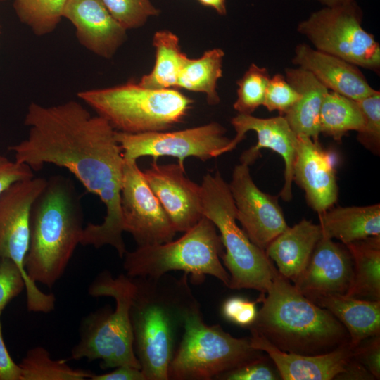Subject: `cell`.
Returning a JSON list of instances; mask_svg holds the SVG:
<instances>
[{
    "mask_svg": "<svg viewBox=\"0 0 380 380\" xmlns=\"http://www.w3.org/2000/svg\"><path fill=\"white\" fill-rule=\"evenodd\" d=\"M335 379H375L372 374L359 362L351 357L343 372Z\"/></svg>",
    "mask_w": 380,
    "mask_h": 380,
    "instance_id": "7bdbcfd3",
    "label": "cell"
},
{
    "mask_svg": "<svg viewBox=\"0 0 380 380\" xmlns=\"http://www.w3.org/2000/svg\"><path fill=\"white\" fill-rule=\"evenodd\" d=\"M188 276L133 277L136 289L129 315L134 350L146 380H168L179 332L187 316L201 308Z\"/></svg>",
    "mask_w": 380,
    "mask_h": 380,
    "instance_id": "7a4b0ae2",
    "label": "cell"
},
{
    "mask_svg": "<svg viewBox=\"0 0 380 380\" xmlns=\"http://www.w3.org/2000/svg\"><path fill=\"white\" fill-rule=\"evenodd\" d=\"M202 5L214 8L220 15H226L225 0H198Z\"/></svg>",
    "mask_w": 380,
    "mask_h": 380,
    "instance_id": "ee69618b",
    "label": "cell"
},
{
    "mask_svg": "<svg viewBox=\"0 0 380 380\" xmlns=\"http://www.w3.org/2000/svg\"><path fill=\"white\" fill-rule=\"evenodd\" d=\"M363 116L353 99L329 91L322 101L319 113V132L340 141L349 131H360Z\"/></svg>",
    "mask_w": 380,
    "mask_h": 380,
    "instance_id": "f1b7e54d",
    "label": "cell"
},
{
    "mask_svg": "<svg viewBox=\"0 0 380 380\" xmlns=\"http://www.w3.org/2000/svg\"><path fill=\"white\" fill-rule=\"evenodd\" d=\"M300 94L286 81L281 74L270 78L262 106L269 112L277 110L284 115L297 102Z\"/></svg>",
    "mask_w": 380,
    "mask_h": 380,
    "instance_id": "e575fe53",
    "label": "cell"
},
{
    "mask_svg": "<svg viewBox=\"0 0 380 380\" xmlns=\"http://www.w3.org/2000/svg\"><path fill=\"white\" fill-rule=\"evenodd\" d=\"M292 63L311 72L329 90L354 101L377 91L357 66L306 44L296 47Z\"/></svg>",
    "mask_w": 380,
    "mask_h": 380,
    "instance_id": "44dd1931",
    "label": "cell"
},
{
    "mask_svg": "<svg viewBox=\"0 0 380 380\" xmlns=\"http://www.w3.org/2000/svg\"><path fill=\"white\" fill-rule=\"evenodd\" d=\"M265 296L260 295L255 301L234 296L226 300L222 306L223 317L242 327H249L255 321L258 310L256 304L262 303Z\"/></svg>",
    "mask_w": 380,
    "mask_h": 380,
    "instance_id": "74e56055",
    "label": "cell"
},
{
    "mask_svg": "<svg viewBox=\"0 0 380 380\" xmlns=\"http://www.w3.org/2000/svg\"><path fill=\"white\" fill-rule=\"evenodd\" d=\"M322 236L346 245L380 236V205L337 207L319 213Z\"/></svg>",
    "mask_w": 380,
    "mask_h": 380,
    "instance_id": "d4e9b609",
    "label": "cell"
},
{
    "mask_svg": "<svg viewBox=\"0 0 380 380\" xmlns=\"http://www.w3.org/2000/svg\"><path fill=\"white\" fill-rule=\"evenodd\" d=\"M223 253L216 227L203 216L177 240L126 251L123 268L131 277H158L172 271H182L196 281L210 275L228 287L229 274L221 262Z\"/></svg>",
    "mask_w": 380,
    "mask_h": 380,
    "instance_id": "ba28073f",
    "label": "cell"
},
{
    "mask_svg": "<svg viewBox=\"0 0 380 380\" xmlns=\"http://www.w3.org/2000/svg\"><path fill=\"white\" fill-rule=\"evenodd\" d=\"M329 311L346 328L350 345L380 335V300L359 299L345 294H327L312 300Z\"/></svg>",
    "mask_w": 380,
    "mask_h": 380,
    "instance_id": "cb8c5ba5",
    "label": "cell"
},
{
    "mask_svg": "<svg viewBox=\"0 0 380 380\" xmlns=\"http://www.w3.org/2000/svg\"><path fill=\"white\" fill-rule=\"evenodd\" d=\"M24 124L27 138L10 146L15 160L39 171L45 164L68 170L106 208L101 224L84 227L81 243L99 248L109 245L122 258L126 253L120 205L125 158L115 130L102 117L93 116L78 101L44 106L31 102Z\"/></svg>",
    "mask_w": 380,
    "mask_h": 380,
    "instance_id": "6da1fadb",
    "label": "cell"
},
{
    "mask_svg": "<svg viewBox=\"0 0 380 380\" xmlns=\"http://www.w3.org/2000/svg\"><path fill=\"white\" fill-rule=\"evenodd\" d=\"M229 187L236 216L249 239L264 251L289 226L278 197L262 191L254 183L249 165L240 163L233 170Z\"/></svg>",
    "mask_w": 380,
    "mask_h": 380,
    "instance_id": "5bb4252c",
    "label": "cell"
},
{
    "mask_svg": "<svg viewBox=\"0 0 380 380\" xmlns=\"http://www.w3.org/2000/svg\"><path fill=\"white\" fill-rule=\"evenodd\" d=\"M47 179L32 177L12 184L0 194V258H9L19 267L25 281L27 307L30 312L47 313L56 298L45 293L27 275L24 263L29 248L32 206Z\"/></svg>",
    "mask_w": 380,
    "mask_h": 380,
    "instance_id": "8fae6325",
    "label": "cell"
},
{
    "mask_svg": "<svg viewBox=\"0 0 380 380\" xmlns=\"http://www.w3.org/2000/svg\"><path fill=\"white\" fill-rule=\"evenodd\" d=\"M68 0H14L19 20L38 37L53 32L63 17Z\"/></svg>",
    "mask_w": 380,
    "mask_h": 380,
    "instance_id": "4dcf8cb0",
    "label": "cell"
},
{
    "mask_svg": "<svg viewBox=\"0 0 380 380\" xmlns=\"http://www.w3.org/2000/svg\"><path fill=\"white\" fill-rule=\"evenodd\" d=\"M363 116L362 128L357 132L358 141L374 154L380 151V92L355 101Z\"/></svg>",
    "mask_w": 380,
    "mask_h": 380,
    "instance_id": "836d02e7",
    "label": "cell"
},
{
    "mask_svg": "<svg viewBox=\"0 0 380 380\" xmlns=\"http://www.w3.org/2000/svg\"><path fill=\"white\" fill-rule=\"evenodd\" d=\"M293 180L305 191L309 205L318 214L331 208L338 198V186L332 155L319 141L298 135Z\"/></svg>",
    "mask_w": 380,
    "mask_h": 380,
    "instance_id": "ac0fdd59",
    "label": "cell"
},
{
    "mask_svg": "<svg viewBox=\"0 0 380 380\" xmlns=\"http://www.w3.org/2000/svg\"><path fill=\"white\" fill-rule=\"evenodd\" d=\"M143 175L176 232H185L202 218L201 186L186 176L185 168L153 161Z\"/></svg>",
    "mask_w": 380,
    "mask_h": 380,
    "instance_id": "2e32d148",
    "label": "cell"
},
{
    "mask_svg": "<svg viewBox=\"0 0 380 380\" xmlns=\"http://www.w3.org/2000/svg\"><path fill=\"white\" fill-rule=\"evenodd\" d=\"M77 96L115 131L127 134L166 131L184 120L194 102L176 89H148L134 81Z\"/></svg>",
    "mask_w": 380,
    "mask_h": 380,
    "instance_id": "8992f818",
    "label": "cell"
},
{
    "mask_svg": "<svg viewBox=\"0 0 380 380\" xmlns=\"http://www.w3.org/2000/svg\"><path fill=\"white\" fill-rule=\"evenodd\" d=\"M25 289L23 274L9 258L0 261V316L7 304Z\"/></svg>",
    "mask_w": 380,
    "mask_h": 380,
    "instance_id": "8d00e7d4",
    "label": "cell"
},
{
    "mask_svg": "<svg viewBox=\"0 0 380 380\" xmlns=\"http://www.w3.org/2000/svg\"><path fill=\"white\" fill-rule=\"evenodd\" d=\"M324 6H333L355 0H315Z\"/></svg>",
    "mask_w": 380,
    "mask_h": 380,
    "instance_id": "f6af8a7d",
    "label": "cell"
},
{
    "mask_svg": "<svg viewBox=\"0 0 380 380\" xmlns=\"http://www.w3.org/2000/svg\"><path fill=\"white\" fill-rule=\"evenodd\" d=\"M0 261H1V258H0Z\"/></svg>",
    "mask_w": 380,
    "mask_h": 380,
    "instance_id": "c3c4849f",
    "label": "cell"
},
{
    "mask_svg": "<svg viewBox=\"0 0 380 380\" xmlns=\"http://www.w3.org/2000/svg\"><path fill=\"white\" fill-rule=\"evenodd\" d=\"M236 136L219 152V156L231 151L245 138L248 131H253L258 137L257 144L241 156V163L251 165L260 156L261 148H270L277 153L285 165L284 184L279 196L286 202L291 200L293 181V165L298 146V135L293 131L284 115L260 118L252 115L239 114L231 120Z\"/></svg>",
    "mask_w": 380,
    "mask_h": 380,
    "instance_id": "9a60e30c",
    "label": "cell"
},
{
    "mask_svg": "<svg viewBox=\"0 0 380 380\" xmlns=\"http://www.w3.org/2000/svg\"><path fill=\"white\" fill-rule=\"evenodd\" d=\"M80 196L72 180L47 179L30 216V241L24 267L34 283L51 288L63 274L84 227Z\"/></svg>",
    "mask_w": 380,
    "mask_h": 380,
    "instance_id": "3957f363",
    "label": "cell"
},
{
    "mask_svg": "<svg viewBox=\"0 0 380 380\" xmlns=\"http://www.w3.org/2000/svg\"><path fill=\"white\" fill-rule=\"evenodd\" d=\"M112 16L126 30L138 28L159 11L150 0H102Z\"/></svg>",
    "mask_w": 380,
    "mask_h": 380,
    "instance_id": "d6a6232c",
    "label": "cell"
},
{
    "mask_svg": "<svg viewBox=\"0 0 380 380\" xmlns=\"http://www.w3.org/2000/svg\"><path fill=\"white\" fill-rule=\"evenodd\" d=\"M153 46L156 50L153 68L138 83L153 89L176 88L179 73L188 58L181 51L178 37L169 30L157 31L153 35Z\"/></svg>",
    "mask_w": 380,
    "mask_h": 380,
    "instance_id": "4316f807",
    "label": "cell"
},
{
    "mask_svg": "<svg viewBox=\"0 0 380 380\" xmlns=\"http://www.w3.org/2000/svg\"><path fill=\"white\" fill-rule=\"evenodd\" d=\"M353 276V262L346 246L322 236L293 285L312 301L327 294H345Z\"/></svg>",
    "mask_w": 380,
    "mask_h": 380,
    "instance_id": "e0dca14e",
    "label": "cell"
},
{
    "mask_svg": "<svg viewBox=\"0 0 380 380\" xmlns=\"http://www.w3.org/2000/svg\"><path fill=\"white\" fill-rule=\"evenodd\" d=\"M21 380H84L91 379L90 371L73 369L65 360H53L42 346L30 349L19 364Z\"/></svg>",
    "mask_w": 380,
    "mask_h": 380,
    "instance_id": "f546056e",
    "label": "cell"
},
{
    "mask_svg": "<svg viewBox=\"0 0 380 380\" xmlns=\"http://www.w3.org/2000/svg\"><path fill=\"white\" fill-rule=\"evenodd\" d=\"M226 129L216 122L175 132H151L127 134L115 131L125 159L137 160L151 156H170L178 160L184 168V160L194 157L203 161L219 156L231 139L225 136Z\"/></svg>",
    "mask_w": 380,
    "mask_h": 380,
    "instance_id": "7c38bea8",
    "label": "cell"
},
{
    "mask_svg": "<svg viewBox=\"0 0 380 380\" xmlns=\"http://www.w3.org/2000/svg\"><path fill=\"white\" fill-rule=\"evenodd\" d=\"M216 379L278 380L281 377L275 365L271 366L269 358L262 355L220 374Z\"/></svg>",
    "mask_w": 380,
    "mask_h": 380,
    "instance_id": "d590c367",
    "label": "cell"
},
{
    "mask_svg": "<svg viewBox=\"0 0 380 380\" xmlns=\"http://www.w3.org/2000/svg\"><path fill=\"white\" fill-rule=\"evenodd\" d=\"M289 281L277 270L250 330L283 351L301 355L324 354L348 343L343 325Z\"/></svg>",
    "mask_w": 380,
    "mask_h": 380,
    "instance_id": "277c9868",
    "label": "cell"
},
{
    "mask_svg": "<svg viewBox=\"0 0 380 380\" xmlns=\"http://www.w3.org/2000/svg\"><path fill=\"white\" fill-rule=\"evenodd\" d=\"M32 177L33 170L28 165L0 154V194L14 182Z\"/></svg>",
    "mask_w": 380,
    "mask_h": 380,
    "instance_id": "ab89813d",
    "label": "cell"
},
{
    "mask_svg": "<svg viewBox=\"0 0 380 380\" xmlns=\"http://www.w3.org/2000/svg\"><path fill=\"white\" fill-rule=\"evenodd\" d=\"M266 68L252 63L237 81V99L233 104L239 114L251 115L262 106L270 80Z\"/></svg>",
    "mask_w": 380,
    "mask_h": 380,
    "instance_id": "1f68e13d",
    "label": "cell"
},
{
    "mask_svg": "<svg viewBox=\"0 0 380 380\" xmlns=\"http://www.w3.org/2000/svg\"><path fill=\"white\" fill-rule=\"evenodd\" d=\"M5 1V0H0V1Z\"/></svg>",
    "mask_w": 380,
    "mask_h": 380,
    "instance_id": "7dc6e473",
    "label": "cell"
},
{
    "mask_svg": "<svg viewBox=\"0 0 380 380\" xmlns=\"http://www.w3.org/2000/svg\"><path fill=\"white\" fill-rule=\"evenodd\" d=\"M200 186L202 214L215 224L224 246L221 260L229 274L228 288L254 289L265 296L277 270L265 252L236 224L229 184L217 171L205 174Z\"/></svg>",
    "mask_w": 380,
    "mask_h": 380,
    "instance_id": "52a82bcc",
    "label": "cell"
},
{
    "mask_svg": "<svg viewBox=\"0 0 380 380\" xmlns=\"http://www.w3.org/2000/svg\"><path fill=\"white\" fill-rule=\"evenodd\" d=\"M353 358L374 376L380 379V335L367 338L353 348Z\"/></svg>",
    "mask_w": 380,
    "mask_h": 380,
    "instance_id": "f35d334b",
    "label": "cell"
},
{
    "mask_svg": "<svg viewBox=\"0 0 380 380\" xmlns=\"http://www.w3.org/2000/svg\"><path fill=\"white\" fill-rule=\"evenodd\" d=\"M321 237L319 225L304 218L293 227H288L265 252L276 263L278 272L294 282L306 267Z\"/></svg>",
    "mask_w": 380,
    "mask_h": 380,
    "instance_id": "7402d4cb",
    "label": "cell"
},
{
    "mask_svg": "<svg viewBox=\"0 0 380 380\" xmlns=\"http://www.w3.org/2000/svg\"><path fill=\"white\" fill-rule=\"evenodd\" d=\"M263 355L250 337L236 338L221 326L208 325L201 308L186 318L182 339L168 368V379L210 380Z\"/></svg>",
    "mask_w": 380,
    "mask_h": 380,
    "instance_id": "9c48e42d",
    "label": "cell"
},
{
    "mask_svg": "<svg viewBox=\"0 0 380 380\" xmlns=\"http://www.w3.org/2000/svg\"><path fill=\"white\" fill-rule=\"evenodd\" d=\"M251 334V346L268 355L283 380L335 379L353 355L349 342L324 354L307 355L283 351L256 331Z\"/></svg>",
    "mask_w": 380,
    "mask_h": 380,
    "instance_id": "ffe728a7",
    "label": "cell"
},
{
    "mask_svg": "<svg viewBox=\"0 0 380 380\" xmlns=\"http://www.w3.org/2000/svg\"><path fill=\"white\" fill-rule=\"evenodd\" d=\"M345 246L353 262L352 282L345 295L380 300V236L355 241Z\"/></svg>",
    "mask_w": 380,
    "mask_h": 380,
    "instance_id": "484cf974",
    "label": "cell"
},
{
    "mask_svg": "<svg viewBox=\"0 0 380 380\" xmlns=\"http://www.w3.org/2000/svg\"><path fill=\"white\" fill-rule=\"evenodd\" d=\"M91 380H146L144 375L140 369L129 367L120 366L115 367L113 371L102 374H94L91 377Z\"/></svg>",
    "mask_w": 380,
    "mask_h": 380,
    "instance_id": "b9f144b4",
    "label": "cell"
},
{
    "mask_svg": "<svg viewBox=\"0 0 380 380\" xmlns=\"http://www.w3.org/2000/svg\"><path fill=\"white\" fill-rule=\"evenodd\" d=\"M63 17L73 25L82 46L106 59L111 58L127 38V30L102 0H68Z\"/></svg>",
    "mask_w": 380,
    "mask_h": 380,
    "instance_id": "d6986e66",
    "label": "cell"
},
{
    "mask_svg": "<svg viewBox=\"0 0 380 380\" xmlns=\"http://www.w3.org/2000/svg\"><path fill=\"white\" fill-rule=\"evenodd\" d=\"M284 77L300 97L284 117L297 135L319 141L320 109L329 90L311 72L299 67L286 68Z\"/></svg>",
    "mask_w": 380,
    "mask_h": 380,
    "instance_id": "603a6c76",
    "label": "cell"
},
{
    "mask_svg": "<svg viewBox=\"0 0 380 380\" xmlns=\"http://www.w3.org/2000/svg\"><path fill=\"white\" fill-rule=\"evenodd\" d=\"M224 56L221 49L205 51L198 58H187L177 80L176 88L201 92L205 94L209 105L220 103L217 82L222 75Z\"/></svg>",
    "mask_w": 380,
    "mask_h": 380,
    "instance_id": "83f0119b",
    "label": "cell"
},
{
    "mask_svg": "<svg viewBox=\"0 0 380 380\" xmlns=\"http://www.w3.org/2000/svg\"><path fill=\"white\" fill-rule=\"evenodd\" d=\"M0 380H21L19 365L11 358L5 345L0 316Z\"/></svg>",
    "mask_w": 380,
    "mask_h": 380,
    "instance_id": "60d3db41",
    "label": "cell"
},
{
    "mask_svg": "<svg viewBox=\"0 0 380 380\" xmlns=\"http://www.w3.org/2000/svg\"><path fill=\"white\" fill-rule=\"evenodd\" d=\"M120 205L123 230L132 234L137 247L173 239L177 232L137 160L125 158Z\"/></svg>",
    "mask_w": 380,
    "mask_h": 380,
    "instance_id": "4fadbf2b",
    "label": "cell"
},
{
    "mask_svg": "<svg viewBox=\"0 0 380 380\" xmlns=\"http://www.w3.org/2000/svg\"><path fill=\"white\" fill-rule=\"evenodd\" d=\"M362 13L355 1L324 6L297 26L319 51L376 72L380 69V46L362 26Z\"/></svg>",
    "mask_w": 380,
    "mask_h": 380,
    "instance_id": "30bf717a",
    "label": "cell"
},
{
    "mask_svg": "<svg viewBox=\"0 0 380 380\" xmlns=\"http://www.w3.org/2000/svg\"><path fill=\"white\" fill-rule=\"evenodd\" d=\"M0 34H1V25H0Z\"/></svg>",
    "mask_w": 380,
    "mask_h": 380,
    "instance_id": "bcb514c9",
    "label": "cell"
},
{
    "mask_svg": "<svg viewBox=\"0 0 380 380\" xmlns=\"http://www.w3.org/2000/svg\"><path fill=\"white\" fill-rule=\"evenodd\" d=\"M135 289L134 279L126 274L113 277L110 272L104 271L95 279L89 293L94 297L113 298L115 308L99 310L85 318L80 339L71 351V360H99L105 369L120 366L141 369L134 350L129 315Z\"/></svg>",
    "mask_w": 380,
    "mask_h": 380,
    "instance_id": "5b68a950",
    "label": "cell"
}]
</instances>
